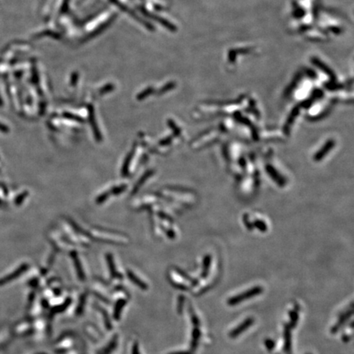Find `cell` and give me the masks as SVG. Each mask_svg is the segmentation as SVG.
<instances>
[{"label":"cell","instance_id":"cell-1","mask_svg":"<svg viewBox=\"0 0 354 354\" xmlns=\"http://www.w3.org/2000/svg\"><path fill=\"white\" fill-rule=\"evenodd\" d=\"M262 292H263V288L262 287H261V286H255V287H253L250 289H248L245 292L241 293L240 294L229 298L227 300V303L230 306L238 305V304L241 303L244 300L256 297L257 295H259L260 293H262Z\"/></svg>","mask_w":354,"mask_h":354},{"label":"cell","instance_id":"cell-2","mask_svg":"<svg viewBox=\"0 0 354 354\" xmlns=\"http://www.w3.org/2000/svg\"><path fill=\"white\" fill-rule=\"evenodd\" d=\"M254 323V319L253 317H249L246 320H244L242 323L240 324L237 327H235L234 330H232L230 332L229 336L232 339L237 338L238 336H240V334L244 332L245 330H247L250 326H253V324Z\"/></svg>","mask_w":354,"mask_h":354},{"label":"cell","instance_id":"cell-3","mask_svg":"<svg viewBox=\"0 0 354 354\" xmlns=\"http://www.w3.org/2000/svg\"><path fill=\"white\" fill-rule=\"evenodd\" d=\"M284 351L285 354H292V342H291V330L290 326L286 325L284 330Z\"/></svg>","mask_w":354,"mask_h":354},{"label":"cell","instance_id":"cell-4","mask_svg":"<svg viewBox=\"0 0 354 354\" xmlns=\"http://www.w3.org/2000/svg\"><path fill=\"white\" fill-rule=\"evenodd\" d=\"M352 315V308H351L349 310H347L346 313H344L343 314H342L340 317H339V320L337 321V323L335 324L334 326H333L332 328H331V330H330L331 333H332V334H334V333L338 332V330L340 329L341 326L345 323V321H347Z\"/></svg>","mask_w":354,"mask_h":354},{"label":"cell","instance_id":"cell-5","mask_svg":"<svg viewBox=\"0 0 354 354\" xmlns=\"http://www.w3.org/2000/svg\"><path fill=\"white\" fill-rule=\"evenodd\" d=\"M201 337V331L198 327H194L192 332V341H191V350L194 351L197 348L198 340Z\"/></svg>","mask_w":354,"mask_h":354},{"label":"cell","instance_id":"cell-6","mask_svg":"<svg viewBox=\"0 0 354 354\" xmlns=\"http://www.w3.org/2000/svg\"><path fill=\"white\" fill-rule=\"evenodd\" d=\"M211 266V257L210 256H206L203 260V266H202V271L201 273V277L202 279H206L208 275L209 267Z\"/></svg>","mask_w":354,"mask_h":354},{"label":"cell","instance_id":"cell-7","mask_svg":"<svg viewBox=\"0 0 354 354\" xmlns=\"http://www.w3.org/2000/svg\"><path fill=\"white\" fill-rule=\"evenodd\" d=\"M289 317H290V323L289 326L290 328H293L297 326L298 321V313L297 310H293L289 312Z\"/></svg>","mask_w":354,"mask_h":354},{"label":"cell","instance_id":"cell-8","mask_svg":"<svg viewBox=\"0 0 354 354\" xmlns=\"http://www.w3.org/2000/svg\"><path fill=\"white\" fill-rule=\"evenodd\" d=\"M265 345H266L267 351H269V352H272L275 347V343L273 339H266V340H265Z\"/></svg>","mask_w":354,"mask_h":354},{"label":"cell","instance_id":"cell-9","mask_svg":"<svg viewBox=\"0 0 354 354\" xmlns=\"http://www.w3.org/2000/svg\"><path fill=\"white\" fill-rule=\"evenodd\" d=\"M189 311H191V319H192V322L194 324V327H198V326H200V321H199L198 317H197L195 315V313H194V311H193L191 307H189Z\"/></svg>","mask_w":354,"mask_h":354},{"label":"cell","instance_id":"cell-10","mask_svg":"<svg viewBox=\"0 0 354 354\" xmlns=\"http://www.w3.org/2000/svg\"><path fill=\"white\" fill-rule=\"evenodd\" d=\"M184 301H185V298L183 297H180L179 298V306H178V308L179 310H180V313L181 312V309H182V306L183 304H184Z\"/></svg>","mask_w":354,"mask_h":354},{"label":"cell","instance_id":"cell-11","mask_svg":"<svg viewBox=\"0 0 354 354\" xmlns=\"http://www.w3.org/2000/svg\"><path fill=\"white\" fill-rule=\"evenodd\" d=\"M0 130H2L3 132H7V127H6L5 125L0 123Z\"/></svg>","mask_w":354,"mask_h":354},{"label":"cell","instance_id":"cell-12","mask_svg":"<svg viewBox=\"0 0 354 354\" xmlns=\"http://www.w3.org/2000/svg\"><path fill=\"white\" fill-rule=\"evenodd\" d=\"M343 340L345 342V343H347V342H349L350 340V337L347 335V334H344L343 336Z\"/></svg>","mask_w":354,"mask_h":354},{"label":"cell","instance_id":"cell-13","mask_svg":"<svg viewBox=\"0 0 354 354\" xmlns=\"http://www.w3.org/2000/svg\"><path fill=\"white\" fill-rule=\"evenodd\" d=\"M172 354H191V352H174V353Z\"/></svg>","mask_w":354,"mask_h":354},{"label":"cell","instance_id":"cell-14","mask_svg":"<svg viewBox=\"0 0 354 354\" xmlns=\"http://www.w3.org/2000/svg\"><path fill=\"white\" fill-rule=\"evenodd\" d=\"M308 354H310V353H308Z\"/></svg>","mask_w":354,"mask_h":354}]
</instances>
